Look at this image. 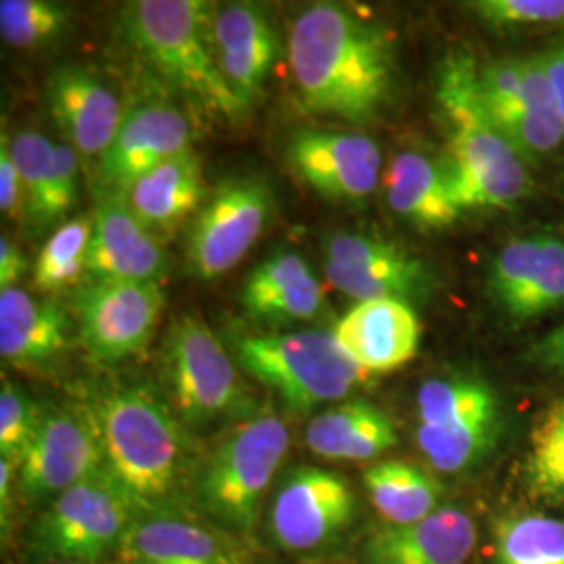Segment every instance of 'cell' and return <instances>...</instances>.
<instances>
[{"label":"cell","mask_w":564,"mask_h":564,"mask_svg":"<svg viewBox=\"0 0 564 564\" xmlns=\"http://www.w3.org/2000/svg\"><path fill=\"white\" fill-rule=\"evenodd\" d=\"M289 63L310 113L360 123L391 93V39L343 4L316 2L303 11L289 32Z\"/></svg>","instance_id":"obj_1"},{"label":"cell","mask_w":564,"mask_h":564,"mask_svg":"<svg viewBox=\"0 0 564 564\" xmlns=\"http://www.w3.org/2000/svg\"><path fill=\"white\" fill-rule=\"evenodd\" d=\"M101 437L105 468L139 517L191 512L199 464L174 408L147 387H121L88 405Z\"/></svg>","instance_id":"obj_2"},{"label":"cell","mask_w":564,"mask_h":564,"mask_svg":"<svg viewBox=\"0 0 564 564\" xmlns=\"http://www.w3.org/2000/svg\"><path fill=\"white\" fill-rule=\"evenodd\" d=\"M437 102L449 126V174L463 209H506L529 188L523 158L491 118L481 72L464 53L447 55L437 72Z\"/></svg>","instance_id":"obj_3"},{"label":"cell","mask_w":564,"mask_h":564,"mask_svg":"<svg viewBox=\"0 0 564 564\" xmlns=\"http://www.w3.org/2000/svg\"><path fill=\"white\" fill-rule=\"evenodd\" d=\"M216 9L203 0H139L126 7L123 30L147 63L207 113L241 121L247 107L220 72Z\"/></svg>","instance_id":"obj_4"},{"label":"cell","mask_w":564,"mask_h":564,"mask_svg":"<svg viewBox=\"0 0 564 564\" xmlns=\"http://www.w3.org/2000/svg\"><path fill=\"white\" fill-rule=\"evenodd\" d=\"M289 445V429L272 410L242 419L199 464L193 485L199 514L237 538L251 535Z\"/></svg>","instance_id":"obj_5"},{"label":"cell","mask_w":564,"mask_h":564,"mask_svg":"<svg viewBox=\"0 0 564 564\" xmlns=\"http://www.w3.org/2000/svg\"><path fill=\"white\" fill-rule=\"evenodd\" d=\"M139 510L105 468L44 506L25 533L34 564H101L111 561Z\"/></svg>","instance_id":"obj_6"},{"label":"cell","mask_w":564,"mask_h":564,"mask_svg":"<svg viewBox=\"0 0 564 564\" xmlns=\"http://www.w3.org/2000/svg\"><path fill=\"white\" fill-rule=\"evenodd\" d=\"M235 354L247 375L300 414L339 402L364 375L345 356L333 330L247 335L235 341Z\"/></svg>","instance_id":"obj_7"},{"label":"cell","mask_w":564,"mask_h":564,"mask_svg":"<svg viewBox=\"0 0 564 564\" xmlns=\"http://www.w3.org/2000/svg\"><path fill=\"white\" fill-rule=\"evenodd\" d=\"M163 377L172 408L186 426L242 419L253 403L223 341L191 314L172 324L165 337Z\"/></svg>","instance_id":"obj_8"},{"label":"cell","mask_w":564,"mask_h":564,"mask_svg":"<svg viewBox=\"0 0 564 564\" xmlns=\"http://www.w3.org/2000/svg\"><path fill=\"white\" fill-rule=\"evenodd\" d=\"M416 444L437 473L456 475L481 463L498 442L502 408L477 377L429 379L416 395Z\"/></svg>","instance_id":"obj_9"},{"label":"cell","mask_w":564,"mask_h":564,"mask_svg":"<svg viewBox=\"0 0 564 564\" xmlns=\"http://www.w3.org/2000/svg\"><path fill=\"white\" fill-rule=\"evenodd\" d=\"M274 207L270 184L262 176L223 182L205 203L186 239V262L202 281L230 272L260 241Z\"/></svg>","instance_id":"obj_10"},{"label":"cell","mask_w":564,"mask_h":564,"mask_svg":"<svg viewBox=\"0 0 564 564\" xmlns=\"http://www.w3.org/2000/svg\"><path fill=\"white\" fill-rule=\"evenodd\" d=\"M163 305L160 282L93 281L74 302L84 349L107 366L139 356L155 335Z\"/></svg>","instance_id":"obj_11"},{"label":"cell","mask_w":564,"mask_h":564,"mask_svg":"<svg viewBox=\"0 0 564 564\" xmlns=\"http://www.w3.org/2000/svg\"><path fill=\"white\" fill-rule=\"evenodd\" d=\"M101 470L105 454L90 408H53L18 468V498L46 506Z\"/></svg>","instance_id":"obj_12"},{"label":"cell","mask_w":564,"mask_h":564,"mask_svg":"<svg viewBox=\"0 0 564 564\" xmlns=\"http://www.w3.org/2000/svg\"><path fill=\"white\" fill-rule=\"evenodd\" d=\"M356 519V494L339 473L302 466L284 477L270 510L274 544L295 554L335 544Z\"/></svg>","instance_id":"obj_13"},{"label":"cell","mask_w":564,"mask_h":564,"mask_svg":"<svg viewBox=\"0 0 564 564\" xmlns=\"http://www.w3.org/2000/svg\"><path fill=\"white\" fill-rule=\"evenodd\" d=\"M324 253L326 281L358 303L405 302L424 293L431 281L421 260L393 242L362 232L333 235L324 245Z\"/></svg>","instance_id":"obj_14"},{"label":"cell","mask_w":564,"mask_h":564,"mask_svg":"<svg viewBox=\"0 0 564 564\" xmlns=\"http://www.w3.org/2000/svg\"><path fill=\"white\" fill-rule=\"evenodd\" d=\"M111 564H253L241 538L205 523L197 512L141 514Z\"/></svg>","instance_id":"obj_15"},{"label":"cell","mask_w":564,"mask_h":564,"mask_svg":"<svg viewBox=\"0 0 564 564\" xmlns=\"http://www.w3.org/2000/svg\"><path fill=\"white\" fill-rule=\"evenodd\" d=\"M191 121L172 105L147 102L132 109L97 165L101 195L123 197L151 170L191 151Z\"/></svg>","instance_id":"obj_16"},{"label":"cell","mask_w":564,"mask_h":564,"mask_svg":"<svg viewBox=\"0 0 564 564\" xmlns=\"http://www.w3.org/2000/svg\"><path fill=\"white\" fill-rule=\"evenodd\" d=\"M293 172L330 202H362L381 176V151L362 134L303 130L286 149Z\"/></svg>","instance_id":"obj_17"},{"label":"cell","mask_w":564,"mask_h":564,"mask_svg":"<svg viewBox=\"0 0 564 564\" xmlns=\"http://www.w3.org/2000/svg\"><path fill=\"white\" fill-rule=\"evenodd\" d=\"M93 224L86 272L95 281L160 282L167 270L163 245L123 197L101 195Z\"/></svg>","instance_id":"obj_18"},{"label":"cell","mask_w":564,"mask_h":564,"mask_svg":"<svg viewBox=\"0 0 564 564\" xmlns=\"http://www.w3.org/2000/svg\"><path fill=\"white\" fill-rule=\"evenodd\" d=\"M345 356L364 372H391L414 360L421 321L400 300L356 303L333 330Z\"/></svg>","instance_id":"obj_19"},{"label":"cell","mask_w":564,"mask_h":564,"mask_svg":"<svg viewBox=\"0 0 564 564\" xmlns=\"http://www.w3.org/2000/svg\"><path fill=\"white\" fill-rule=\"evenodd\" d=\"M48 107L67 141L84 158H99L116 141L123 116L118 97L93 72L65 65L53 72Z\"/></svg>","instance_id":"obj_20"},{"label":"cell","mask_w":564,"mask_h":564,"mask_svg":"<svg viewBox=\"0 0 564 564\" xmlns=\"http://www.w3.org/2000/svg\"><path fill=\"white\" fill-rule=\"evenodd\" d=\"M477 545L473 519L456 506L412 524H387L364 544V564H466Z\"/></svg>","instance_id":"obj_21"},{"label":"cell","mask_w":564,"mask_h":564,"mask_svg":"<svg viewBox=\"0 0 564 564\" xmlns=\"http://www.w3.org/2000/svg\"><path fill=\"white\" fill-rule=\"evenodd\" d=\"M214 42L224 78L249 109L258 101L279 53L272 21L262 7L226 4L216 11Z\"/></svg>","instance_id":"obj_22"},{"label":"cell","mask_w":564,"mask_h":564,"mask_svg":"<svg viewBox=\"0 0 564 564\" xmlns=\"http://www.w3.org/2000/svg\"><path fill=\"white\" fill-rule=\"evenodd\" d=\"M69 316L59 303L34 300L21 289L0 291V356L20 370H44L69 343Z\"/></svg>","instance_id":"obj_23"},{"label":"cell","mask_w":564,"mask_h":564,"mask_svg":"<svg viewBox=\"0 0 564 564\" xmlns=\"http://www.w3.org/2000/svg\"><path fill=\"white\" fill-rule=\"evenodd\" d=\"M245 312L262 323H305L324 310L323 286L295 251H279L256 265L242 284Z\"/></svg>","instance_id":"obj_24"},{"label":"cell","mask_w":564,"mask_h":564,"mask_svg":"<svg viewBox=\"0 0 564 564\" xmlns=\"http://www.w3.org/2000/svg\"><path fill=\"white\" fill-rule=\"evenodd\" d=\"M384 188L389 207L424 230L447 228L463 212L449 167L414 151L402 153L389 163Z\"/></svg>","instance_id":"obj_25"},{"label":"cell","mask_w":564,"mask_h":564,"mask_svg":"<svg viewBox=\"0 0 564 564\" xmlns=\"http://www.w3.org/2000/svg\"><path fill=\"white\" fill-rule=\"evenodd\" d=\"M305 444L326 460H375L398 444L393 421L375 403L354 400L326 408L305 429Z\"/></svg>","instance_id":"obj_26"},{"label":"cell","mask_w":564,"mask_h":564,"mask_svg":"<svg viewBox=\"0 0 564 564\" xmlns=\"http://www.w3.org/2000/svg\"><path fill=\"white\" fill-rule=\"evenodd\" d=\"M207 195L199 155L191 149L142 176L123 199L158 237L193 216Z\"/></svg>","instance_id":"obj_27"},{"label":"cell","mask_w":564,"mask_h":564,"mask_svg":"<svg viewBox=\"0 0 564 564\" xmlns=\"http://www.w3.org/2000/svg\"><path fill=\"white\" fill-rule=\"evenodd\" d=\"M364 487L370 502L389 524L423 521L442 508L444 487L414 464L389 460L364 473Z\"/></svg>","instance_id":"obj_28"},{"label":"cell","mask_w":564,"mask_h":564,"mask_svg":"<svg viewBox=\"0 0 564 564\" xmlns=\"http://www.w3.org/2000/svg\"><path fill=\"white\" fill-rule=\"evenodd\" d=\"M524 484L533 498L564 505V400L552 403L533 426Z\"/></svg>","instance_id":"obj_29"},{"label":"cell","mask_w":564,"mask_h":564,"mask_svg":"<svg viewBox=\"0 0 564 564\" xmlns=\"http://www.w3.org/2000/svg\"><path fill=\"white\" fill-rule=\"evenodd\" d=\"M496 564H564V521L512 514L496 527Z\"/></svg>","instance_id":"obj_30"},{"label":"cell","mask_w":564,"mask_h":564,"mask_svg":"<svg viewBox=\"0 0 564 564\" xmlns=\"http://www.w3.org/2000/svg\"><path fill=\"white\" fill-rule=\"evenodd\" d=\"M93 228V218L78 216L61 224L48 237L34 263V284L39 291L59 293L76 284L88 265Z\"/></svg>","instance_id":"obj_31"},{"label":"cell","mask_w":564,"mask_h":564,"mask_svg":"<svg viewBox=\"0 0 564 564\" xmlns=\"http://www.w3.org/2000/svg\"><path fill=\"white\" fill-rule=\"evenodd\" d=\"M69 9L51 0H2L0 36L13 48H34L55 41L67 28Z\"/></svg>","instance_id":"obj_32"},{"label":"cell","mask_w":564,"mask_h":564,"mask_svg":"<svg viewBox=\"0 0 564 564\" xmlns=\"http://www.w3.org/2000/svg\"><path fill=\"white\" fill-rule=\"evenodd\" d=\"M558 305H564V242L542 237L531 281L506 314L514 321H531Z\"/></svg>","instance_id":"obj_33"},{"label":"cell","mask_w":564,"mask_h":564,"mask_svg":"<svg viewBox=\"0 0 564 564\" xmlns=\"http://www.w3.org/2000/svg\"><path fill=\"white\" fill-rule=\"evenodd\" d=\"M46 410H42L20 384L2 381L0 389V456L20 468L28 449L34 444Z\"/></svg>","instance_id":"obj_34"},{"label":"cell","mask_w":564,"mask_h":564,"mask_svg":"<svg viewBox=\"0 0 564 564\" xmlns=\"http://www.w3.org/2000/svg\"><path fill=\"white\" fill-rule=\"evenodd\" d=\"M11 155L20 172L25 218L32 223L41 209L53 172L55 144L36 130H21L11 141Z\"/></svg>","instance_id":"obj_35"},{"label":"cell","mask_w":564,"mask_h":564,"mask_svg":"<svg viewBox=\"0 0 564 564\" xmlns=\"http://www.w3.org/2000/svg\"><path fill=\"white\" fill-rule=\"evenodd\" d=\"M540 249H542V237L514 239L506 245L491 263L487 291L491 300L505 312L510 310V305L523 293L527 282L531 281V274L540 258Z\"/></svg>","instance_id":"obj_36"},{"label":"cell","mask_w":564,"mask_h":564,"mask_svg":"<svg viewBox=\"0 0 564 564\" xmlns=\"http://www.w3.org/2000/svg\"><path fill=\"white\" fill-rule=\"evenodd\" d=\"M78 188H80L78 153L74 147L59 142L55 144L53 172H51V181L46 186L41 209L30 224L36 228H46L51 224L63 223L78 203Z\"/></svg>","instance_id":"obj_37"},{"label":"cell","mask_w":564,"mask_h":564,"mask_svg":"<svg viewBox=\"0 0 564 564\" xmlns=\"http://www.w3.org/2000/svg\"><path fill=\"white\" fill-rule=\"evenodd\" d=\"M470 7L498 28L564 21V0H479Z\"/></svg>","instance_id":"obj_38"},{"label":"cell","mask_w":564,"mask_h":564,"mask_svg":"<svg viewBox=\"0 0 564 564\" xmlns=\"http://www.w3.org/2000/svg\"><path fill=\"white\" fill-rule=\"evenodd\" d=\"M0 209L11 220L25 218V199L20 172L13 162L11 141L7 139V134H2L0 142Z\"/></svg>","instance_id":"obj_39"},{"label":"cell","mask_w":564,"mask_h":564,"mask_svg":"<svg viewBox=\"0 0 564 564\" xmlns=\"http://www.w3.org/2000/svg\"><path fill=\"white\" fill-rule=\"evenodd\" d=\"M531 360L545 370L564 377V324L547 333L542 341L535 343Z\"/></svg>","instance_id":"obj_40"},{"label":"cell","mask_w":564,"mask_h":564,"mask_svg":"<svg viewBox=\"0 0 564 564\" xmlns=\"http://www.w3.org/2000/svg\"><path fill=\"white\" fill-rule=\"evenodd\" d=\"M15 498H18V468L9 460L0 458V521L2 535L11 531L13 514H15Z\"/></svg>","instance_id":"obj_41"},{"label":"cell","mask_w":564,"mask_h":564,"mask_svg":"<svg viewBox=\"0 0 564 564\" xmlns=\"http://www.w3.org/2000/svg\"><path fill=\"white\" fill-rule=\"evenodd\" d=\"M25 270H28V262L18 249V245L2 237L0 239V291L15 289Z\"/></svg>","instance_id":"obj_42"},{"label":"cell","mask_w":564,"mask_h":564,"mask_svg":"<svg viewBox=\"0 0 564 564\" xmlns=\"http://www.w3.org/2000/svg\"><path fill=\"white\" fill-rule=\"evenodd\" d=\"M542 61H544L545 72H547V78L552 84L556 109L564 121V41L554 44L547 53H544Z\"/></svg>","instance_id":"obj_43"}]
</instances>
